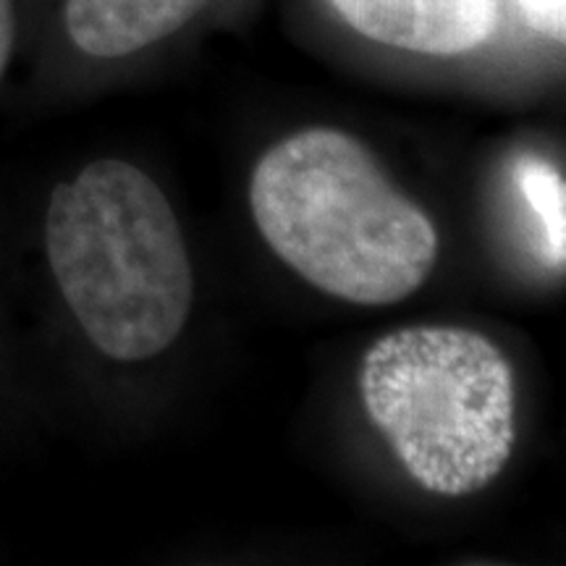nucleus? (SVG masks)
Instances as JSON below:
<instances>
[{
  "label": "nucleus",
  "mask_w": 566,
  "mask_h": 566,
  "mask_svg": "<svg viewBox=\"0 0 566 566\" xmlns=\"http://www.w3.org/2000/svg\"><path fill=\"white\" fill-rule=\"evenodd\" d=\"M254 223L292 271L352 304H396L428 281L438 233L352 134L307 129L271 147L250 184Z\"/></svg>",
  "instance_id": "f257e3e1"
},
{
  "label": "nucleus",
  "mask_w": 566,
  "mask_h": 566,
  "mask_svg": "<svg viewBox=\"0 0 566 566\" xmlns=\"http://www.w3.org/2000/svg\"><path fill=\"white\" fill-rule=\"evenodd\" d=\"M48 260L92 344L118 363L166 352L187 325L195 275L176 212L132 163H90L48 205Z\"/></svg>",
  "instance_id": "f03ea898"
},
{
  "label": "nucleus",
  "mask_w": 566,
  "mask_h": 566,
  "mask_svg": "<svg viewBox=\"0 0 566 566\" xmlns=\"http://www.w3.org/2000/svg\"><path fill=\"white\" fill-rule=\"evenodd\" d=\"M365 412L424 491L491 485L516 443L514 373L499 346L454 325H415L375 342L359 373Z\"/></svg>",
  "instance_id": "7ed1b4c3"
},
{
  "label": "nucleus",
  "mask_w": 566,
  "mask_h": 566,
  "mask_svg": "<svg viewBox=\"0 0 566 566\" xmlns=\"http://www.w3.org/2000/svg\"><path fill=\"white\" fill-rule=\"evenodd\" d=\"M365 38L424 55H462L495 32V0H331Z\"/></svg>",
  "instance_id": "20e7f679"
},
{
  "label": "nucleus",
  "mask_w": 566,
  "mask_h": 566,
  "mask_svg": "<svg viewBox=\"0 0 566 566\" xmlns=\"http://www.w3.org/2000/svg\"><path fill=\"white\" fill-rule=\"evenodd\" d=\"M208 0H69L71 40L97 59H122L176 30Z\"/></svg>",
  "instance_id": "39448f33"
},
{
  "label": "nucleus",
  "mask_w": 566,
  "mask_h": 566,
  "mask_svg": "<svg viewBox=\"0 0 566 566\" xmlns=\"http://www.w3.org/2000/svg\"><path fill=\"white\" fill-rule=\"evenodd\" d=\"M514 184L522 202L541 229V254L548 268L564 271L566 263V184L564 176L537 155L514 163Z\"/></svg>",
  "instance_id": "423d86ee"
},
{
  "label": "nucleus",
  "mask_w": 566,
  "mask_h": 566,
  "mask_svg": "<svg viewBox=\"0 0 566 566\" xmlns=\"http://www.w3.org/2000/svg\"><path fill=\"white\" fill-rule=\"evenodd\" d=\"M499 3V0H495ZM530 30L551 40H564L566 0H509Z\"/></svg>",
  "instance_id": "0eeeda50"
},
{
  "label": "nucleus",
  "mask_w": 566,
  "mask_h": 566,
  "mask_svg": "<svg viewBox=\"0 0 566 566\" xmlns=\"http://www.w3.org/2000/svg\"><path fill=\"white\" fill-rule=\"evenodd\" d=\"M13 45V11L11 0H0V74H3L6 63H9Z\"/></svg>",
  "instance_id": "6e6552de"
}]
</instances>
